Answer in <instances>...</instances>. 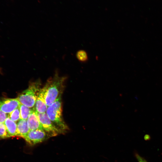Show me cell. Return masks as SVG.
<instances>
[{
    "label": "cell",
    "instance_id": "obj_1",
    "mask_svg": "<svg viewBox=\"0 0 162 162\" xmlns=\"http://www.w3.org/2000/svg\"><path fill=\"white\" fill-rule=\"evenodd\" d=\"M67 78L66 76H60L56 70L53 76L47 80L45 86L41 88L48 106L51 105L61 96Z\"/></svg>",
    "mask_w": 162,
    "mask_h": 162
},
{
    "label": "cell",
    "instance_id": "obj_2",
    "mask_svg": "<svg viewBox=\"0 0 162 162\" xmlns=\"http://www.w3.org/2000/svg\"><path fill=\"white\" fill-rule=\"evenodd\" d=\"M46 113L51 121L62 134L68 130L69 128L62 117L61 96L48 107Z\"/></svg>",
    "mask_w": 162,
    "mask_h": 162
},
{
    "label": "cell",
    "instance_id": "obj_3",
    "mask_svg": "<svg viewBox=\"0 0 162 162\" xmlns=\"http://www.w3.org/2000/svg\"><path fill=\"white\" fill-rule=\"evenodd\" d=\"M41 85L40 80L30 83L28 88L17 98L20 103L30 108H33L41 89Z\"/></svg>",
    "mask_w": 162,
    "mask_h": 162
},
{
    "label": "cell",
    "instance_id": "obj_4",
    "mask_svg": "<svg viewBox=\"0 0 162 162\" xmlns=\"http://www.w3.org/2000/svg\"><path fill=\"white\" fill-rule=\"evenodd\" d=\"M36 112L43 129L50 137L62 134L51 121L46 112Z\"/></svg>",
    "mask_w": 162,
    "mask_h": 162
},
{
    "label": "cell",
    "instance_id": "obj_5",
    "mask_svg": "<svg viewBox=\"0 0 162 162\" xmlns=\"http://www.w3.org/2000/svg\"><path fill=\"white\" fill-rule=\"evenodd\" d=\"M50 137L43 129L30 130L24 138L26 141L31 145L41 142Z\"/></svg>",
    "mask_w": 162,
    "mask_h": 162
},
{
    "label": "cell",
    "instance_id": "obj_6",
    "mask_svg": "<svg viewBox=\"0 0 162 162\" xmlns=\"http://www.w3.org/2000/svg\"><path fill=\"white\" fill-rule=\"evenodd\" d=\"M21 104L17 98H4L0 100V110L6 113H10L19 107Z\"/></svg>",
    "mask_w": 162,
    "mask_h": 162
},
{
    "label": "cell",
    "instance_id": "obj_7",
    "mask_svg": "<svg viewBox=\"0 0 162 162\" xmlns=\"http://www.w3.org/2000/svg\"><path fill=\"white\" fill-rule=\"evenodd\" d=\"M27 122L30 130L43 129L36 111L34 108H32V110L27 119Z\"/></svg>",
    "mask_w": 162,
    "mask_h": 162
},
{
    "label": "cell",
    "instance_id": "obj_8",
    "mask_svg": "<svg viewBox=\"0 0 162 162\" xmlns=\"http://www.w3.org/2000/svg\"><path fill=\"white\" fill-rule=\"evenodd\" d=\"M48 107L44 93L41 89L33 108L37 112L43 113L46 112Z\"/></svg>",
    "mask_w": 162,
    "mask_h": 162
},
{
    "label": "cell",
    "instance_id": "obj_9",
    "mask_svg": "<svg viewBox=\"0 0 162 162\" xmlns=\"http://www.w3.org/2000/svg\"><path fill=\"white\" fill-rule=\"evenodd\" d=\"M16 136L24 138L30 131L27 120L20 119L17 124Z\"/></svg>",
    "mask_w": 162,
    "mask_h": 162
},
{
    "label": "cell",
    "instance_id": "obj_10",
    "mask_svg": "<svg viewBox=\"0 0 162 162\" xmlns=\"http://www.w3.org/2000/svg\"><path fill=\"white\" fill-rule=\"evenodd\" d=\"M4 124L9 137L16 136L17 124L8 117Z\"/></svg>",
    "mask_w": 162,
    "mask_h": 162
},
{
    "label": "cell",
    "instance_id": "obj_11",
    "mask_svg": "<svg viewBox=\"0 0 162 162\" xmlns=\"http://www.w3.org/2000/svg\"><path fill=\"white\" fill-rule=\"evenodd\" d=\"M19 107L20 110V119L27 120L32 110V109L21 104Z\"/></svg>",
    "mask_w": 162,
    "mask_h": 162
},
{
    "label": "cell",
    "instance_id": "obj_12",
    "mask_svg": "<svg viewBox=\"0 0 162 162\" xmlns=\"http://www.w3.org/2000/svg\"><path fill=\"white\" fill-rule=\"evenodd\" d=\"M76 56L79 61L82 62L87 61L88 59L87 52L83 50H78L76 53Z\"/></svg>",
    "mask_w": 162,
    "mask_h": 162
},
{
    "label": "cell",
    "instance_id": "obj_13",
    "mask_svg": "<svg viewBox=\"0 0 162 162\" xmlns=\"http://www.w3.org/2000/svg\"><path fill=\"white\" fill-rule=\"evenodd\" d=\"M8 117L15 122L19 121L20 119L19 107L10 113Z\"/></svg>",
    "mask_w": 162,
    "mask_h": 162
},
{
    "label": "cell",
    "instance_id": "obj_14",
    "mask_svg": "<svg viewBox=\"0 0 162 162\" xmlns=\"http://www.w3.org/2000/svg\"><path fill=\"white\" fill-rule=\"evenodd\" d=\"M9 137L4 123H0V139Z\"/></svg>",
    "mask_w": 162,
    "mask_h": 162
},
{
    "label": "cell",
    "instance_id": "obj_15",
    "mask_svg": "<svg viewBox=\"0 0 162 162\" xmlns=\"http://www.w3.org/2000/svg\"><path fill=\"white\" fill-rule=\"evenodd\" d=\"M8 117L6 113L0 110V123H4Z\"/></svg>",
    "mask_w": 162,
    "mask_h": 162
},
{
    "label": "cell",
    "instance_id": "obj_16",
    "mask_svg": "<svg viewBox=\"0 0 162 162\" xmlns=\"http://www.w3.org/2000/svg\"><path fill=\"white\" fill-rule=\"evenodd\" d=\"M134 155L138 162H148L146 159L140 156L136 152H135Z\"/></svg>",
    "mask_w": 162,
    "mask_h": 162
},
{
    "label": "cell",
    "instance_id": "obj_17",
    "mask_svg": "<svg viewBox=\"0 0 162 162\" xmlns=\"http://www.w3.org/2000/svg\"><path fill=\"white\" fill-rule=\"evenodd\" d=\"M149 138V139L150 138V136L149 135H145V136H144V139L145 140H146V139L147 140H148V139Z\"/></svg>",
    "mask_w": 162,
    "mask_h": 162
},
{
    "label": "cell",
    "instance_id": "obj_18",
    "mask_svg": "<svg viewBox=\"0 0 162 162\" xmlns=\"http://www.w3.org/2000/svg\"><path fill=\"white\" fill-rule=\"evenodd\" d=\"M1 68H0V73H1Z\"/></svg>",
    "mask_w": 162,
    "mask_h": 162
}]
</instances>
